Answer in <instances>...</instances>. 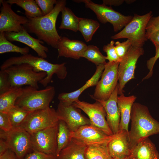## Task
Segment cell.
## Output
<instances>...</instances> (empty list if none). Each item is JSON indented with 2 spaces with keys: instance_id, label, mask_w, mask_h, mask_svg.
<instances>
[{
  "instance_id": "36",
  "label": "cell",
  "mask_w": 159,
  "mask_h": 159,
  "mask_svg": "<svg viewBox=\"0 0 159 159\" xmlns=\"http://www.w3.org/2000/svg\"><path fill=\"white\" fill-rule=\"evenodd\" d=\"M115 45L117 54L121 60L132 46V42L128 39L122 42L117 41L115 42Z\"/></svg>"
},
{
  "instance_id": "17",
  "label": "cell",
  "mask_w": 159,
  "mask_h": 159,
  "mask_svg": "<svg viewBox=\"0 0 159 159\" xmlns=\"http://www.w3.org/2000/svg\"><path fill=\"white\" fill-rule=\"evenodd\" d=\"M119 88L118 84L106 100H98L103 106L106 112V120L114 135L119 131L120 113L117 100Z\"/></svg>"
},
{
  "instance_id": "46",
  "label": "cell",
  "mask_w": 159,
  "mask_h": 159,
  "mask_svg": "<svg viewBox=\"0 0 159 159\" xmlns=\"http://www.w3.org/2000/svg\"><path fill=\"white\" fill-rule=\"evenodd\" d=\"M135 0H125V2L127 4H130L135 1Z\"/></svg>"
},
{
  "instance_id": "45",
  "label": "cell",
  "mask_w": 159,
  "mask_h": 159,
  "mask_svg": "<svg viewBox=\"0 0 159 159\" xmlns=\"http://www.w3.org/2000/svg\"><path fill=\"white\" fill-rule=\"evenodd\" d=\"M149 40L152 42L155 47L159 45V31L154 34Z\"/></svg>"
},
{
  "instance_id": "43",
  "label": "cell",
  "mask_w": 159,
  "mask_h": 159,
  "mask_svg": "<svg viewBox=\"0 0 159 159\" xmlns=\"http://www.w3.org/2000/svg\"><path fill=\"white\" fill-rule=\"evenodd\" d=\"M125 1L124 0H103L102 4L107 6L109 5L117 6L121 5Z\"/></svg>"
},
{
  "instance_id": "29",
  "label": "cell",
  "mask_w": 159,
  "mask_h": 159,
  "mask_svg": "<svg viewBox=\"0 0 159 159\" xmlns=\"http://www.w3.org/2000/svg\"><path fill=\"white\" fill-rule=\"evenodd\" d=\"M100 26L99 23L97 21L80 18L78 31L81 33L85 40L88 42L91 40L93 35Z\"/></svg>"
},
{
  "instance_id": "35",
  "label": "cell",
  "mask_w": 159,
  "mask_h": 159,
  "mask_svg": "<svg viewBox=\"0 0 159 159\" xmlns=\"http://www.w3.org/2000/svg\"><path fill=\"white\" fill-rule=\"evenodd\" d=\"M159 31V16L152 17L149 20L146 28V37L149 39L151 36Z\"/></svg>"
},
{
  "instance_id": "27",
  "label": "cell",
  "mask_w": 159,
  "mask_h": 159,
  "mask_svg": "<svg viewBox=\"0 0 159 159\" xmlns=\"http://www.w3.org/2000/svg\"><path fill=\"white\" fill-rule=\"evenodd\" d=\"M6 1L10 4H16L24 9L26 17L35 18L44 16L35 0H8Z\"/></svg>"
},
{
  "instance_id": "7",
  "label": "cell",
  "mask_w": 159,
  "mask_h": 159,
  "mask_svg": "<svg viewBox=\"0 0 159 159\" xmlns=\"http://www.w3.org/2000/svg\"><path fill=\"white\" fill-rule=\"evenodd\" d=\"M74 1L77 3H84L86 7L94 12L100 22L103 24L109 22L111 24L115 32H117L124 27L133 17L124 15L114 10L111 6H107L103 4H97L90 0Z\"/></svg>"
},
{
  "instance_id": "12",
  "label": "cell",
  "mask_w": 159,
  "mask_h": 159,
  "mask_svg": "<svg viewBox=\"0 0 159 159\" xmlns=\"http://www.w3.org/2000/svg\"><path fill=\"white\" fill-rule=\"evenodd\" d=\"M58 124L30 134L32 149L33 151L56 156Z\"/></svg>"
},
{
  "instance_id": "30",
  "label": "cell",
  "mask_w": 159,
  "mask_h": 159,
  "mask_svg": "<svg viewBox=\"0 0 159 159\" xmlns=\"http://www.w3.org/2000/svg\"><path fill=\"white\" fill-rule=\"evenodd\" d=\"M84 57L95 64L96 66L101 64H105L106 56L103 55L96 46L90 45L82 54L81 57Z\"/></svg>"
},
{
  "instance_id": "19",
  "label": "cell",
  "mask_w": 159,
  "mask_h": 159,
  "mask_svg": "<svg viewBox=\"0 0 159 159\" xmlns=\"http://www.w3.org/2000/svg\"><path fill=\"white\" fill-rule=\"evenodd\" d=\"M109 153L113 158L124 159L129 156L131 151L128 132L119 130L107 145Z\"/></svg>"
},
{
  "instance_id": "2",
  "label": "cell",
  "mask_w": 159,
  "mask_h": 159,
  "mask_svg": "<svg viewBox=\"0 0 159 159\" xmlns=\"http://www.w3.org/2000/svg\"><path fill=\"white\" fill-rule=\"evenodd\" d=\"M130 120L128 136L131 149L140 140L159 134V122L152 117L147 107L144 105L134 103Z\"/></svg>"
},
{
  "instance_id": "25",
  "label": "cell",
  "mask_w": 159,
  "mask_h": 159,
  "mask_svg": "<svg viewBox=\"0 0 159 159\" xmlns=\"http://www.w3.org/2000/svg\"><path fill=\"white\" fill-rule=\"evenodd\" d=\"M22 87H12L7 91L0 94V112H6L15 105L22 92Z\"/></svg>"
},
{
  "instance_id": "40",
  "label": "cell",
  "mask_w": 159,
  "mask_h": 159,
  "mask_svg": "<svg viewBox=\"0 0 159 159\" xmlns=\"http://www.w3.org/2000/svg\"><path fill=\"white\" fill-rule=\"evenodd\" d=\"M155 53L154 56L150 58L147 62L146 65L149 70V72L143 80L147 79L150 77L153 74L154 66L157 59L159 58V45L155 47Z\"/></svg>"
},
{
  "instance_id": "47",
  "label": "cell",
  "mask_w": 159,
  "mask_h": 159,
  "mask_svg": "<svg viewBox=\"0 0 159 159\" xmlns=\"http://www.w3.org/2000/svg\"><path fill=\"white\" fill-rule=\"evenodd\" d=\"M113 159H119L118 158H113ZM124 159H129V158H128V157H127L126 158H125Z\"/></svg>"
},
{
  "instance_id": "11",
  "label": "cell",
  "mask_w": 159,
  "mask_h": 159,
  "mask_svg": "<svg viewBox=\"0 0 159 159\" xmlns=\"http://www.w3.org/2000/svg\"><path fill=\"white\" fill-rule=\"evenodd\" d=\"M30 135L20 126L13 127L7 132L0 130V138L6 141L9 149L19 159H22L32 149Z\"/></svg>"
},
{
  "instance_id": "5",
  "label": "cell",
  "mask_w": 159,
  "mask_h": 159,
  "mask_svg": "<svg viewBox=\"0 0 159 159\" xmlns=\"http://www.w3.org/2000/svg\"><path fill=\"white\" fill-rule=\"evenodd\" d=\"M152 11L143 15L134 14L131 20L120 32L112 36L113 39L127 38L132 42L133 47H141L147 41L146 28L152 16Z\"/></svg>"
},
{
  "instance_id": "28",
  "label": "cell",
  "mask_w": 159,
  "mask_h": 159,
  "mask_svg": "<svg viewBox=\"0 0 159 159\" xmlns=\"http://www.w3.org/2000/svg\"><path fill=\"white\" fill-rule=\"evenodd\" d=\"M71 133L65 122L62 120H59L57 136V148L56 154L57 157L61 150L71 141Z\"/></svg>"
},
{
  "instance_id": "42",
  "label": "cell",
  "mask_w": 159,
  "mask_h": 159,
  "mask_svg": "<svg viewBox=\"0 0 159 159\" xmlns=\"http://www.w3.org/2000/svg\"><path fill=\"white\" fill-rule=\"evenodd\" d=\"M0 159H19L14 153L9 149L0 155Z\"/></svg>"
},
{
  "instance_id": "37",
  "label": "cell",
  "mask_w": 159,
  "mask_h": 159,
  "mask_svg": "<svg viewBox=\"0 0 159 159\" xmlns=\"http://www.w3.org/2000/svg\"><path fill=\"white\" fill-rule=\"evenodd\" d=\"M44 16L51 12L53 9L57 1L56 0H35Z\"/></svg>"
},
{
  "instance_id": "20",
  "label": "cell",
  "mask_w": 159,
  "mask_h": 159,
  "mask_svg": "<svg viewBox=\"0 0 159 159\" xmlns=\"http://www.w3.org/2000/svg\"><path fill=\"white\" fill-rule=\"evenodd\" d=\"M87 46L82 41L71 40L64 36L61 37L57 48L58 57H64L79 59Z\"/></svg>"
},
{
  "instance_id": "33",
  "label": "cell",
  "mask_w": 159,
  "mask_h": 159,
  "mask_svg": "<svg viewBox=\"0 0 159 159\" xmlns=\"http://www.w3.org/2000/svg\"><path fill=\"white\" fill-rule=\"evenodd\" d=\"M29 112L15 105L6 113L9 117L13 127H14L20 125Z\"/></svg>"
},
{
  "instance_id": "1",
  "label": "cell",
  "mask_w": 159,
  "mask_h": 159,
  "mask_svg": "<svg viewBox=\"0 0 159 159\" xmlns=\"http://www.w3.org/2000/svg\"><path fill=\"white\" fill-rule=\"evenodd\" d=\"M66 4L65 0H57L53 9L49 14L41 17H26L28 21L23 26L29 33L34 34L38 39L57 49L61 37L57 30L56 22L59 13Z\"/></svg>"
},
{
  "instance_id": "8",
  "label": "cell",
  "mask_w": 159,
  "mask_h": 159,
  "mask_svg": "<svg viewBox=\"0 0 159 159\" xmlns=\"http://www.w3.org/2000/svg\"><path fill=\"white\" fill-rule=\"evenodd\" d=\"M56 111L48 107L29 112L20 126L30 134L58 124Z\"/></svg>"
},
{
  "instance_id": "34",
  "label": "cell",
  "mask_w": 159,
  "mask_h": 159,
  "mask_svg": "<svg viewBox=\"0 0 159 159\" xmlns=\"http://www.w3.org/2000/svg\"><path fill=\"white\" fill-rule=\"evenodd\" d=\"M115 43L113 40L111 41L109 43L103 46V50L106 53L107 55L106 59L108 60L109 62H120L121 59L117 54Z\"/></svg>"
},
{
  "instance_id": "26",
  "label": "cell",
  "mask_w": 159,
  "mask_h": 159,
  "mask_svg": "<svg viewBox=\"0 0 159 159\" xmlns=\"http://www.w3.org/2000/svg\"><path fill=\"white\" fill-rule=\"evenodd\" d=\"M61 13L62 20L59 29H68L75 32L78 31L80 18L76 16L70 9L66 6Z\"/></svg>"
},
{
  "instance_id": "14",
  "label": "cell",
  "mask_w": 159,
  "mask_h": 159,
  "mask_svg": "<svg viewBox=\"0 0 159 159\" xmlns=\"http://www.w3.org/2000/svg\"><path fill=\"white\" fill-rule=\"evenodd\" d=\"M114 135H107L98 127L92 125L82 126L74 132H71L72 138L87 146L100 145L107 146Z\"/></svg>"
},
{
  "instance_id": "21",
  "label": "cell",
  "mask_w": 159,
  "mask_h": 159,
  "mask_svg": "<svg viewBox=\"0 0 159 159\" xmlns=\"http://www.w3.org/2000/svg\"><path fill=\"white\" fill-rule=\"evenodd\" d=\"M129 159H159V153L148 137L139 141L131 149Z\"/></svg>"
},
{
  "instance_id": "31",
  "label": "cell",
  "mask_w": 159,
  "mask_h": 159,
  "mask_svg": "<svg viewBox=\"0 0 159 159\" xmlns=\"http://www.w3.org/2000/svg\"><path fill=\"white\" fill-rule=\"evenodd\" d=\"M85 156L87 159H113L107 145H95L87 146Z\"/></svg>"
},
{
  "instance_id": "39",
  "label": "cell",
  "mask_w": 159,
  "mask_h": 159,
  "mask_svg": "<svg viewBox=\"0 0 159 159\" xmlns=\"http://www.w3.org/2000/svg\"><path fill=\"white\" fill-rule=\"evenodd\" d=\"M0 130L4 132L10 130L13 128L11 121L7 114L0 112Z\"/></svg>"
},
{
  "instance_id": "32",
  "label": "cell",
  "mask_w": 159,
  "mask_h": 159,
  "mask_svg": "<svg viewBox=\"0 0 159 159\" xmlns=\"http://www.w3.org/2000/svg\"><path fill=\"white\" fill-rule=\"evenodd\" d=\"M30 49L28 47H20L9 42L6 38L5 32H0V54L15 52L22 55L28 54Z\"/></svg>"
},
{
  "instance_id": "15",
  "label": "cell",
  "mask_w": 159,
  "mask_h": 159,
  "mask_svg": "<svg viewBox=\"0 0 159 159\" xmlns=\"http://www.w3.org/2000/svg\"><path fill=\"white\" fill-rule=\"evenodd\" d=\"M1 6L0 13V32H18L24 28L28 18L26 16L19 15L11 9V5L6 1L1 0Z\"/></svg>"
},
{
  "instance_id": "13",
  "label": "cell",
  "mask_w": 159,
  "mask_h": 159,
  "mask_svg": "<svg viewBox=\"0 0 159 159\" xmlns=\"http://www.w3.org/2000/svg\"><path fill=\"white\" fill-rule=\"evenodd\" d=\"M72 104L87 115L91 125L98 127L108 135H114L105 119V110L99 102L96 101L94 103H90L78 99Z\"/></svg>"
},
{
  "instance_id": "16",
  "label": "cell",
  "mask_w": 159,
  "mask_h": 159,
  "mask_svg": "<svg viewBox=\"0 0 159 159\" xmlns=\"http://www.w3.org/2000/svg\"><path fill=\"white\" fill-rule=\"evenodd\" d=\"M56 111L59 120L64 122L71 132H75L82 126L91 124L89 118L72 104L59 102Z\"/></svg>"
},
{
  "instance_id": "9",
  "label": "cell",
  "mask_w": 159,
  "mask_h": 159,
  "mask_svg": "<svg viewBox=\"0 0 159 159\" xmlns=\"http://www.w3.org/2000/svg\"><path fill=\"white\" fill-rule=\"evenodd\" d=\"M119 62H108L105 65L101 79L98 82L91 98L96 101L106 100L118 84V69Z\"/></svg>"
},
{
  "instance_id": "6",
  "label": "cell",
  "mask_w": 159,
  "mask_h": 159,
  "mask_svg": "<svg viewBox=\"0 0 159 159\" xmlns=\"http://www.w3.org/2000/svg\"><path fill=\"white\" fill-rule=\"evenodd\" d=\"M2 70L7 74L11 87L27 85L38 89V83L47 75V73L37 72L26 64L12 65Z\"/></svg>"
},
{
  "instance_id": "3",
  "label": "cell",
  "mask_w": 159,
  "mask_h": 159,
  "mask_svg": "<svg viewBox=\"0 0 159 159\" xmlns=\"http://www.w3.org/2000/svg\"><path fill=\"white\" fill-rule=\"evenodd\" d=\"M22 64L30 65L37 72L47 73L46 77L39 83L44 87H47L51 82L54 74L59 79L62 80L66 77L67 74L65 62L54 64L44 58L29 54L8 58L1 65L0 68L1 70H4L11 66Z\"/></svg>"
},
{
  "instance_id": "22",
  "label": "cell",
  "mask_w": 159,
  "mask_h": 159,
  "mask_svg": "<svg viewBox=\"0 0 159 159\" xmlns=\"http://www.w3.org/2000/svg\"><path fill=\"white\" fill-rule=\"evenodd\" d=\"M105 65L101 64L97 66L94 74L80 88L70 92L60 93L58 97L59 102L65 104H72L74 102L79 99V96L85 90L90 87L96 86L104 69Z\"/></svg>"
},
{
  "instance_id": "23",
  "label": "cell",
  "mask_w": 159,
  "mask_h": 159,
  "mask_svg": "<svg viewBox=\"0 0 159 159\" xmlns=\"http://www.w3.org/2000/svg\"><path fill=\"white\" fill-rule=\"evenodd\" d=\"M136 98L133 95L126 96L123 93L118 96L117 102L120 113L119 130H125L129 132L132 108Z\"/></svg>"
},
{
  "instance_id": "38",
  "label": "cell",
  "mask_w": 159,
  "mask_h": 159,
  "mask_svg": "<svg viewBox=\"0 0 159 159\" xmlns=\"http://www.w3.org/2000/svg\"><path fill=\"white\" fill-rule=\"evenodd\" d=\"M11 87L7 74L4 71H0V94L9 90Z\"/></svg>"
},
{
  "instance_id": "4",
  "label": "cell",
  "mask_w": 159,
  "mask_h": 159,
  "mask_svg": "<svg viewBox=\"0 0 159 159\" xmlns=\"http://www.w3.org/2000/svg\"><path fill=\"white\" fill-rule=\"evenodd\" d=\"M55 94L53 86H47L44 89L38 90L28 86L22 88L15 105L29 112L49 107Z\"/></svg>"
},
{
  "instance_id": "18",
  "label": "cell",
  "mask_w": 159,
  "mask_h": 159,
  "mask_svg": "<svg viewBox=\"0 0 159 159\" xmlns=\"http://www.w3.org/2000/svg\"><path fill=\"white\" fill-rule=\"evenodd\" d=\"M5 36L9 41H16L25 44L32 49L39 57L45 59L47 57L46 52L49 51L48 48L42 44L43 41L31 36L24 28L18 32H5Z\"/></svg>"
},
{
  "instance_id": "10",
  "label": "cell",
  "mask_w": 159,
  "mask_h": 159,
  "mask_svg": "<svg viewBox=\"0 0 159 159\" xmlns=\"http://www.w3.org/2000/svg\"><path fill=\"white\" fill-rule=\"evenodd\" d=\"M144 53L142 47H132L119 63L118 69V95L123 93L126 84L135 78V71L138 60Z\"/></svg>"
},
{
  "instance_id": "24",
  "label": "cell",
  "mask_w": 159,
  "mask_h": 159,
  "mask_svg": "<svg viewBox=\"0 0 159 159\" xmlns=\"http://www.w3.org/2000/svg\"><path fill=\"white\" fill-rule=\"evenodd\" d=\"M87 146L72 139L70 143L60 152L57 159H87L86 151Z\"/></svg>"
},
{
  "instance_id": "41",
  "label": "cell",
  "mask_w": 159,
  "mask_h": 159,
  "mask_svg": "<svg viewBox=\"0 0 159 159\" xmlns=\"http://www.w3.org/2000/svg\"><path fill=\"white\" fill-rule=\"evenodd\" d=\"M25 159H57L56 156L47 154L37 151L33 152L28 154Z\"/></svg>"
},
{
  "instance_id": "44",
  "label": "cell",
  "mask_w": 159,
  "mask_h": 159,
  "mask_svg": "<svg viewBox=\"0 0 159 159\" xmlns=\"http://www.w3.org/2000/svg\"><path fill=\"white\" fill-rule=\"evenodd\" d=\"M9 149L6 141L2 138L0 139V155Z\"/></svg>"
}]
</instances>
